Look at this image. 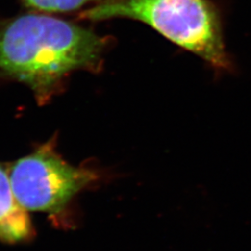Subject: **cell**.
<instances>
[{
    "instance_id": "cell-2",
    "label": "cell",
    "mask_w": 251,
    "mask_h": 251,
    "mask_svg": "<svg viewBox=\"0 0 251 251\" xmlns=\"http://www.w3.org/2000/svg\"><path fill=\"white\" fill-rule=\"evenodd\" d=\"M80 18L137 20L222 71H232L225 49L220 11L209 0H104L84 10Z\"/></svg>"
},
{
    "instance_id": "cell-5",
    "label": "cell",
    "mask_w": 251,
    "mask_h": 251,
    "mask_svg": "<svg viewBox=\"0 0 251 251\" xmlns=\"http://www.w3.org/2000/svg\"><path fill=\"white\" fill-rule=\"evenodd\" d=\"M26 7L45 12H67L80 9L91 2L104 0H21Z\"/></svg>"
},
{
    "instance_id": "cell-3",
    "label": "cell",
    "mask_w": 251,
    "mask_h": 251,
    "mask_svg": "<svg viewBox=\"0 0 251 251\" xmlns=\"http://www.w3.org/2000/svg\"><path fill=\"white\" fill-rule=\"evenodd\" d=\"M9 175L14 196L26 211L53 214L96 179L93 171L64 161L51 144L14 162Z\"/></svg>"
},
{
    "instance_id": "cell-4",
    "label": "cell",
    "mask_w": 251,
    "mask_h": 251,
    "mask_svg": "<svg viewBox=\"0 0 251 251\" xmlns=\"http://www.w3.org/2000/svg\"><path fill=\"white\" fill-rule=\"evenodd\" d=\"M30 230L27 211L14 196L9 171L0 165V239L18 242L26 237Z\"/></svg>"
},
{
    "instance_id": "cell-1",
    "label": "cell",
    "mask_w": 251,
    "mask_h": 251,
    "mask_svg": "<svg viewBox=\"0 0 251 251\" xmlns=\"http://www.w3.org/2000/svg\"><path fill=\"white\" fill-rule=\"evenodd\" d=\"M105 46L84 27L28 13L0 22V73L25 83L43 101L69 73L96 68Z\"/></svg>"
}]
</instances>
